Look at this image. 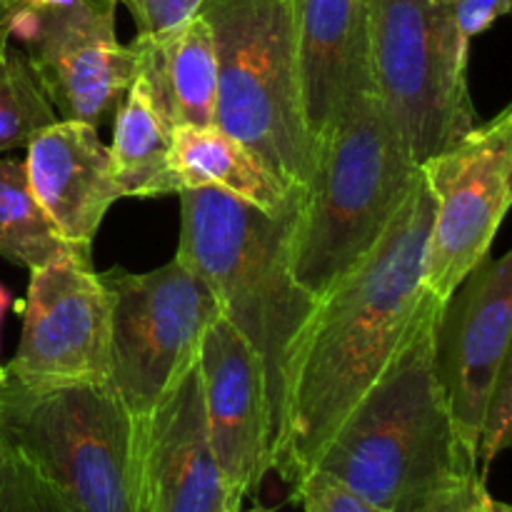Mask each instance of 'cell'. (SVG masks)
I'll return each instance as SVG.
<instances>
[{"mask_svg":"<svg viewBox=\"0 0 512 512\" xmlns=\"http://www.w3.org/2000/svg\"><path fill=\"white\" fill-rule=\"evenodd\" d=\"M198 375L213 455L240 508L273 470V418L263 363L230 320L215 315L200 340Z\"/></svg>","mask_w":512,"mask_h":512,"instance_id":"obj_13","label":"cell"},{"mask_svg":"<svg viewBox=\"0 0 512 512\" xmlns=\"http://www.w3.org/2000/svg\"><path fill=\"white\" fill-rule=\"evenodd\" d=\"M3 368L28 388L108 385L110 295L93 258L30 270L20 343Z\"/></svg>","mask_w":512,"mask_h":512,"instance_id":"obj_10","label":"cell"},{"mask_svg":"<svg viewBox=\"0 0 512 512\" xmlns=\"http://www.w3.org/2000/svg\"><path fill=\"white\" fill-rule=\"evenodd\" d=\"M178 195L175 258L205 280L220 315L263 363L275 443L290 353L318 305V298L300 288L290 263L300 203L275 218L213 188L180 190Z\"/></svg>","mask_w":512,"mask_h":512,"instance_id":"obj_3","label":"cell"},{"mask_svg":"<svg viewBox=\"0 0 512 512\" xmlns=\"http://www.w3.org/2000/svg\"><path fill=\"white\" fill-rule=\"evenodd\" d=\"M295 65L315 148L350 100L375 90L368 0H295Z\"/></svg>","mask_w":512,"mask_h":512,"instance_id":"obj_15","label":"cell"},{"mask_svg":"<svg viewBox=\"0 0 512 512\" xmlns=\"http://www.w3.org/2000/svg\"><path fill=\"white\" fill-rule=\"evenodd\" d=\"M170 170L178 193L213 188L275 218L293 210L303 198V193L288 188L258 155L218 125L173 128Z\"/></svg>","mask_w":512,"mask_h":512,"instance_id":"obj_18","label":"cell"},{"mask_svg":"<svg viewBox=\"0 0 512 512\" xmlns=\"http://www.w3.org/2000/svg\"><path fill=\"white\" fill-rule=\"evenodd\" d=\"M140 512H235L205 423L198 363L138 425Z\"/></svg>","mask_w":512,"mask_h":512,"instance_id":"obj_14","label":"cell"},{"mask_svg":"<svg viewBox=\"0 0 512 512\" xmlns=\"http://www.w3.org/2000/svg\"><path fill=\"white\" fill-rule=\"evenodd\" d=\"M10 305H13V293L0 283V355H3V325H5V315H8Z\"/></svg>","mask_w":512,"mask_h":512,"instance_id":"obj_29","label":"cell"},{"mask_svg":"<svg viewBox=\"0 0 512 512\" xmlns=\"http://www.w3.org/2000/svg\"><path fill=\"white\" fill-rule=\"evenodd\" d=\"M10 13L0 15V155L25 148L33 135L58 120L25 53L10 45Z\"/></svg>","mask_w":512,"mask_h":512,"instance_id":"obj_21","label":"cell"},{"mask_svg":"<svg viewBox=\"0 0 512 512\" xmlns=\"http://www.w3.org/2000/svg\"><path fill=\"white\" fill-rule=\"evenodd\" d=\"M138 25V35H160L198 15L203 0H118Z\"/></svg>","mask_w":512,"mask_h":512,"instance_id":"obj_25","label":"cell"},{"mask_svg":"<svg viewBox=\"0 0 512 512\" xmlns=\"http://www.w3.org/2000/svg\"><path fill=\"white\" fill-rule=\"evenodd\" d=\"M25 150V175L43 213L68 243L93 248L100 223L123 198L98 128L55 120Z\"/></svg>","mask_w":512,"mask_h":512,"instance_id":"obj_16","label":"cell"},{"mask_svg":"<svg viewBox=\"0 0 512 512\" xmlns=\"http://www.w3.org/2000/svg\"><path fill=\"white\" fill-rule=\"evenodd\" d=\"M290 498L303 505V512H385L330 475L313 473L300 480Z\"/></svg>","mask_w":512,"mask_h":512,"instance_id":"obj_24","label":"cell"},{"mask_svg":"<svg viewBox=\"0 0 512 512\" xmlns=\"http://www.w3.org/2000/svg\"><path fill=\"white\" fill-rule=\"evenodd\" d=\"M100 280L110 295L108 385L135 418H145L198 363L220 305L178 258L150 273L110 268Z\"/></svg>","mask_w":512,"mask_h":512,"instance_id":"obj_8","label":"cell"},{"mask_svg":"<svg viewBox=\"0 0 512 512\" xmlns=\"http://www.w3.org/2000/svg\"><path fill=\"white\" fill-rule=\"evenodd\" d=\"M235 512H273V510L263 508V505H255V508H250V510H235Z\"/></svg>","mask_w":512,"mask_h":512,"instance_id":"obj_32","label":"cell"},{"mask_svg":"<svg viewBox=\"0 0 512 512\" xmlns=\"http://www.w3.org/2000/svg\"><path fill=\"white\" fill-rule=\"evenodd\" d=\"M15 3H18V0H0V15H3L5 10H10V8H13Z\"/></svg>","mask_w":512,"mask_h":512,"instance_id":"obj_31","label":"cell"},{"mask_svg":"<svg viewBox=\"0 0 512 512\" xmlns=\"http://www.w3.org/2000/svg\"><path fill=\"white\" fill-rule=\"evenodd\" d=\"M375 90L415 163L478 125L453 0H368Z\"/></svg>","mask_w":512,"mask_h":512,"instance_id":"obj_7","label":"cell"},{"mask_svg":"<svg viewBox=\"0 0 512 512\" xmlns=\"http://www.w3.org/2000/svg\"><path fill=\"white\" fill-rule=\"evenodd\" d=\"M0 425L55 512H140V418L110 385L28 388L0 363Z\"/></svg>","mask_w":512,"mask_h":512,"instance_id":"obj_5","label":"cell"},{"mask_svg":"<svg viewBox=\"0 0 512 512\" xmlns=\"http://www.w3.org/2000/svg\"><path fill=\"white\" fill-rule=\"evenodd\" d=\"M433 195L423 288L440 303L490 255L512 203V108L418 165Z\"/></svg>","mask_w":512,"mask_h":512,"instance_id":"obj_9","label":"cell"},{"mask_svg":"<svg viewBox=\"0 0 512 512\" xmlns=\"http://www.w3.org/2000/svg\"><path fill=\"white\" fill-rule=\"evenodd\" d=\"M440 315L443 303L425 290L393 358L313 463L385 512L480 473L455 435L438 378Z\"/></svg>","mask_w":512,"mask_h":512,"instance_id":"obj_2","label":"cell"},{"mask_svg":"<svg viewBox=\"0 0 512 512\" xmlns=\"http://www.w3.org/2000/svg\"><path fill=\"white\" fill-rule=\"evenodd\" d=\"M418 178L378 90L358 95L315 143L290 243L293 275L323 298L370 248Z\"/></svg>","mask_w":512,"mask_h":512,"instance_id":"obj_4","label":"cell"},{"mask_svg":"<svg viewBox=\"0 0 512 512\" xmlns=\"http://www.w3.org/2000/svg\"><path fill=\"white\" fill-rule=\"evenodd\" d=\"M93 248L68 243L55 230L28 185L25 165L0 155V258L20 268L93 258Z\"/></svg>","mask_w":512,"mask_h":512,"instance_id":"obj_20","label":"cell"},{"mask_svg":"<svg viewBox=\"0 0 512 512\" xmlns=\"http://www.w3.org/2000/svg\"><path fill=\"white\" fill-rule=\"evenodd\" d=\"M433 195L418 178L378 243L323 298L285 370L273 470L290 490L375 383L420 308Z\"/></svg>","mask_w":512,"mask_h":512,"instance_id":"obj_1","label":"cell"},{"mask_svg":"<svg viewBox=\"0 0 512 512\" xmlns=\"http://www.w3.org/2000/svg\"><path fill=\"white\" fill-rule=\"evenodd\" d=\"M512 338V253L488 258L460 283L443 305L438 325V378L455 435L478 463V438L485 405Z\"/></svg>","mask_w":512,"mask_h":512,"instance_id":"obj_12","label":"cell"},{"mask_svg":"<svg viewBox=\"0 0 512 512\" xmlns=\"http://www.w3.org/2000/svg\"><path fill=\"white\" fill-rule=\"evenodd\" d=\"M465 512H512V510H510L508 503L493 498V495L488 493V488H485V480H480L478 488H475L473 500H470L468 510H465Z\"/></svg>","mask_w":512,"mask_h":512,"instance_id":"obj_28","label":"cell"},{"mask_svg":"<svg viewBox=\"0 0 512 512\" xmlns=\"http://www.w3.org/2000/svg\"><path fill=\"white\" fill-rule=\"evenodd\" d=\"M138 73L148 78L173 128L215 125L218 113V53L203 15L160 35H138L130 43Z\"/></svg>","mask_w":512,"mask_h":512,"instance_id":"obj_17","label":"cell"},{"mask_svg":"<svg viewBox=\"0 0 512 512\" xmlns=\"http://www.w3.org/2000/svg\"><path fill=\"white\" fill-rule=\"evenodd\" d=\"M510 8L512 0H453V20L460 40L470 45L473 38L483 35L503 15H508Z\"/></svg>","mask_w":512,"mask_h":512,"instance_id":"obj_26","label":"cell"},{"mask_svg":"<svg viewBox=\"0 0 512 512\" xmlns=\"http://www.w3.org/2000/svg\"><path fill=\"white\" fill-rule=\"evenodd\" d=\"M23 5H33V8H65V5H73L75 0H18Z\"/></svg>","mask_w":512,"mask_h":512,"instance_id":"obj_30","label":"cell"},{"mask_svg":"<svg viewBox=\"0 0 512 512\" xmlns=\"http://www.w3.org/2000/svg\"><path fill=\"white\" fill-rule=\"evenodd\" d=\"M480 480H485L483 475H470V478L460 480V483L448 485V488L438 490L430 498L420 500V503L410 505V508L400 512H465L468 510L470 500H473L475 488H478Z\"/></svg>","mask_w":512,"mask_h":512,"instance_id":"obj_27","label":"cell"},{"mask_svg":"<svg viewBox=\"0 0 512 512\" xmlns=\"http://www.w3.org/2000/svg\"><path fill=\"white\" fill-rule=\"evenodd\" d=\"M118 0H75L40 8V23L23 45L40 90L58 120L103 125L138 73L130 45L115 33Z\"/></svg>","mask_w":512,"mask_h":512,"instance_id":"obj_11","label":"cell"},{"mask_svg":"<svg viewBox=\"0 0 512 512\" xmlns=\"http://www.w3.org/2000/svg\"><path fill=\"white\" fill-rule=\"evenodd\" d=\"M0 512H55L18 445L0 425Z\"/></svg>","mask_w":512,"mask_h":512,"instance_id":"obj_22","label":"cell"},{"mask_svg":"<svg viewBox=\"0 0 512 512\" xmlns=\"http://www.w3.org/2000/svg\"><path fill=\"white\" fill-rule=\"evenodd\" d=\"M512 435V358L503 365L485 405L483 423H480L478 438V465H483L480 475L493 465V460L510 445Z\"/></svg>","mask_w":512,"mask_h":512,"instance_id":"obj_23","label":"cell"},{"mask_svg":"<svg viewBox=\"0 0 512 512\" xmlns=\"http://www.w3.org/2000/svg\"><path fill=\"white\" fill-rule=\"evenodd\" d=\"M198 13L218 53L215 125L303 193L315 148L300 113L295 0H203Z\"/></svg>","mask_w":512,"mask_h":512,"instance_id":"obj_6","label":"cell"},{"mask_svg":"<svg viewBox=\"0 0 512 512\" xmlns=\"http://www.w3.org/2000/svg\"><path fill=\"white\" fill-rule=\"evenodd\" d=\"M173 125L143 73H135L115 108L110 165L123 198H163L178 193L170 170Z\"/></svg>","mask_w":512,"mask_h":512,"instance_id":"obj_19","label":"cell"}]
</instances>
